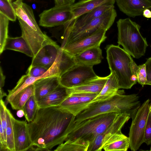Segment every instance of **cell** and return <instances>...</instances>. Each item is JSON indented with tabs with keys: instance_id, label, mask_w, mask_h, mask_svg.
Returning <instances> with one entry per match:
<instances>
[{
	"instance_id": "obj_32",
	"label": "cell",
	"mask_w": 151,
	"mask_h": 151,
	"mask_svg": "<svg viewBox=\"0 0 151 151\" xmlns=\"http://www.w3.org/2000/svg\"><path fill=\"white\" fill-rule=\"evenodd\" d=\"M47 70V69L41 66L32 67L30 65L27 70L26 74L31 77L39 79L42 78Z\"/></svg>"
},
{
	"instance_id": "obj_9",
	"label": "cell",
	"mask_w": 151,
	"mask_h": 151,
	"mask_svg": "<svg viewBox=\"0 0 151 151\" xmlns=\"http://www.w3.org/2000/svg\"><path fill=\"white\" fill-rule=\"evenodd\" d=\"M93 66L76 64L59 77L60 84L67 88L82 85L97 78Z\"/></svg>"
},
{
	"instance_id": "obj_18",
	"label": "cell",
	"mask_w": 151,
	"mask_h": 151,
	"mask_svg": "<svg viewBox=\"0 0 151 151\" xmlns=\"http://www.w3.org/2000/svg\"><path fill=\"white\" fill-rule=\"evenodd\" d=\"M73 57L76 64L91 66L100 63L103 58L100 46L91 47Z\"/></svg>"
},
{
	"instance_id": "obj_6",
	"label": "cell",
	"mask_w": 151,
	"mask_h": 151,
	"mask_svg": "<svg viewBox=\"0 0 151 151\" xmlns=\"http://www.w3.org/2000/svg\"><path fill=\"white\" fill-rule=\"evenodd\" d=\"M116 23L118 45L134 58L144 55L148 44L140 33V26L129 18L120 19Z\"/></svg>"
},
{
	"instance_id": "obj_37",
	"label": "cell",
	"mask_w": 151,
	"mask_h": 151,
	"mask_svg": "<svg viewBox=\"0 0 151 151\" xmlns=\"http://www.w3.org/2000/svg\"><path fill=\"white\" fill-rule=\"evenodd\" d=\"M5 77L4 75L1 67L0 69V88H2L4 87L5 84Z\"/></svg>"
},
{
	"instance_id": "obj_31",
	"label": "cell",
	"mask_w": 151,
	"mask_h": 151,
	"mask_svg": "<svg viewBox=\"0 0 151 151\" xmlns=\"http://www.w3.org/2000/svg\"><path fill=\"white\" fill-rule=\"evenodd\" d=\"M88 147L68 141L58 145L55 151H87Z\"/></svg>"
},
{
	"instance_id": "obj_15",
	"label": "cell",
	"mask_w": 151,
	"mask_h": 151,
	"mask_svg": "<svg viewBox=\"0 0 151 151\" xmlns=\"http://www.w3.org/2000/svg\"><path fill=\"white\" fill-rule=\"evenodd\" d=\"M120 11L129 17L142 14L146 9H151V0H115Z\"/></svg>"
},
{
	"instance_id": "obj_24",
	"label": "cell",
	"mask_w": 151,
	"mask_h": 151,
	"mask_svg": "<svg viewBox=\"0 0 151 151\" xmlns=\"http://www.w3.org/2000/svg\"><path fill=\"white\" fill-rule=\"evenodd\" d=\"M33 84L29 85L18 93L10 101V104L12 109L22 110L23 107L29 98L34 95Z\"/></svg>"
},
{
	"instance_id": "obj_2",
	"label": "cell",
	"mask_w": 151,
	"mask_h": 151,
	"mask_svg": "<svg viewBox=\"0 0 151 151\" xmlns=\"http://www.w3.org/2000/svg\"><path fill=\"white\" fill-rule=\"evenodd\" d=\"M124 91L104 100L92 102L75 117L74 123L101 114L126 113L132 120L140 106L137 94L124 95Z\"/></svg>"
},
{
	"instance_id": "obj_34",
	"label": "cell",
	"mask_w": 151,
	"mask_h": 151,
	"mask_svg": "<svg viewBox=\"0 0 151 151\" xmlns=\"http://www.w3.org/2000/svg\"><path fill=\"white\" fill-rule=\"evenodd\" d=\"M138 70L137 72V82L142 87L146 85L147 82V74L145 64L138 66Z\"/></svg>"
},
{
	"instance_id": "obj_35",
	"label": "cell",
	"mask_w": 151,
	"mask_h": 151,
	"mask_svg": "<svg viewBox=\"0 0 151 151\" xmlns=\"http://www.w3.org/2000/svg\"><path fill=\"white\" fill-rule=\"evenodd\" d=\"M147 74V82L146 85H151V57L147 59L145 63Z\"/></svg>"
},
{
	"instance_id": "obj_3",
	"label": "cell",
	"mask_w": 151,
	"mask_h": 151,
	"mask_svg": "<svg viewBox=\"0 0 151 151\" xmlns=\"http://www.w3.org/2000/svg\"><path fill=\"white\" fill-rule=\"evenodd\" d=\"M105 49L109 68L118 81L119 89L131 88L137 82L138 66L119 45H108Z\"/></svg>"
},
{
	"instance_id": "obj_38",
	"label": "cell",
	"mask_w": 151,
	"mask_h": 151,
	"mask_svg": "<svg viewBox=\"0 0 151 151\" xmlns=\"http://www.w3.org/2000/svg\"><path fill=\"white\" fill-rule=\"evenodd\" d=\"M142 15L145 17L147 18H151V11L149 9H145L143 12Z\"/></svg>"
},
{
	"instance_id": "obj_26",
	"label": "cell",
	"mask_w": 151,
	"mask_h": 151,
	"mask_svg": "<svg viewBox=\"0 0 151 151\" xmlns=\"http://www.w3.org/2000/svg\"><path fill=\"white\" fill-rule=\"evenodd\" d=\"M5 111L6 121V145L9 151H15L13 120L14 117L6 106Z\"/></svg>"
},
{
	"instance_id": "obj_14",
	"label": "cell",
	"mask_w": 151,
	"mask_h": 151,
	"mask_svg": "<svg viewBox=\"0 0 151 151\" xmlns=\"http://www.w3.org/2000/svg\"><path fill=\"white\" fill-rule=\"evenodd\" d=\"M115 0H111L83 15L77 19L64 25V30H71L79 28L102 15L109 9L114 8Z\"/></svg>"
},
{
	"instance_id": "obj_7",
	"label": "cell",
	"mask_w": 151,
	"mask_h": 151,
	"mask_svg": "<svg viewBox=\"0 0 151 151\" xmlns=\"http://www.w3.org/2000/svg\"><path fill=\"white\" fill-rule=\"evenodd\" d=\"M116 16V10L113 8L79 28L64 30L61 46L89 36L100 29L107 31L113 25Z\"/></svg>"
},
{
	"instance_id": "obj_25",
	"label": "cell",
	"mask_w": 151,
	"mask_h": 151,
	"mask_svg": "<svg viewBox=\"0 0 151 151\" xmlns=\"http://www.w3.org/2000/svg\"><path fill=\"white\" fill-rule=\"evenodd\" d=\"M38 79L27 74L22 76L15 86L11 90H8V94L6 98V102L9 103L18 93L28 86L33 84Z\"/></svg>"
},
{
	"instance_id": "obj_23",
	"label": "cell",
	"mask_w": 151,
	"mask_h": 151,
	"mask_svg": "<svg viewBox=\"0 0 151 151\" xmlns=\"http://www.w3.org/2000/svg\"><path fill=\"white\" fill-rule=\"evenodd\" d=\"M75 116L85 109L78 93H72L59 105Z\"/></svg>"
},
{
	"instance_id": "obj_10",
	"label": "cell",
	"mask_w": 151,
	"mask_h": 151,
	"mask_svg": "<svg viewBox=\"0 0 151 151\" xmlns=\"http://www.w3.org/2000/svg\"><path fill=\"white\" fill-rule=\"evenodd\" d=\"M71 6H56L44 10L39 15V24L51 27L65 25L73 20Z\"/></svg>"
},
{
	"instance_id": "obj_33",
	"label": "cell",
	"mask_w": 151,
	"mask_h": 151,
	"mask_svg": "<svg viewBox=\"0 0 151 151\" xmlns=\"http://www.w3.org/2000/svg\"><path fill=\"white\" fill-rule=\"evenodd\" d=\"M144 142L147 145L151 144V111H150L147 120L145 127Z\"/></svg>"
},
{
	"instance_id": "obj_13",
	"label": "cell",
	"mask_w": 151,
	"mask_h": 151,
	"mask_svg": "<svg viewBox=\"0 0 151 151\" xmlns=\"http://www.w3.org/2000/svg\"><path fill=\"white\" fill-rule=\"evenodd\" d=\"M13 127L15 151L29 150L32 144L27 121L19 120L14 118Z\"/></svg>"
},
{
	"instance_id": "obj_29",
	"label": "cell",
	"mask_w": 151,
	"mask_h": 151,
	"mask_svg": "<svg viewBox=\"0 0 151 151\" xmlns=\"http://www.w3.org/2000/svg\"><path fill=\"white\" fill-rule=\"evenodd\" d=\"M9 20L5 16L0 13V54L4 51L5 44L8 37Z\"/></svg>"
},
{
	"instance_id": "obj_11",
	"label": "cell",
	"mask_w": 151,
	"mask_h": 151,
	"mask_svg": "<svg viewBox=\"0 0 151 151\" xmlns=\"http://www.w3.org/2000/svg\"><path fill=\"white\" fill-rule=\"evenodd\" d=\"M106 31L104 29H99L89 36L66 44L61 47L68 54L74 56L91 47L100 46L106 38Z\"/></svg>"
},
{
	"instance_id": "obj_21",
	"label": "cell",
	"mask_w": 151,
	"mask_h": 151,
	"mask_svg": "<svg viewBox=\"0 0 151 151\" xmlns=\"http://www.w3.org/2000/svg\"><path fill=\"white\" fill-rule=\"evenodd\" d=\"M119 89L118 81L111 73L101 91L91 103L107 99L122 91Z\"/></svg>"
},
{
	"instance_id": "obj_4",
	"label": "cell",
	"mask_w": 151,
	"mask_h": 151,
	"mask_svg": "<svg viewBox=\"0 0 151 151\" xmlns=\"http://www.w3.org/2000/svg\"><path fill=\"white\" fill-rule=\"evenodd\" d=\"M76 64L72 56L52 41L43 46L32 58L30 65L39 66L48 69L42 77L51 76L60 77Z\"/></svg>"
},
{
	"instance_id": "obj_1",
	"label": "cell",
	"mask_w": 151,
	"mask_h": 151,
	"mask_svg": "<svg viewBox=\"0 0 151 151\" xmlns=\"http://www.w3.org/2000/svg\"><path fill=\"white\" fill-rule=\"evenodd\" d=\"M75 117L59 106L38 107L34 119L28 123L32 144L29 150L50 151L64 142Z\"/></svg>"
},
{
	"instance_id": "obj_19",
	"label": "cell",
	"mask_w": 151,
	"mask_h": 151,
	"mask_svg": "<svg viewBox=\"0 0 151 151\" xmlns=\"http://www.w3.org/2000/svg\"><path fill=\"white\" fill-rule=\"evenodd\" d=\"M110 0H81L74 3L70 6L73 15L72 21L77 19L83 15Z\"/></svg>"
},
{
	"instance_id": "obj_39",
	"label": "cell",
	"mask_w": 151,
	"mask_h": 151,
	"mask_svg": "<svg viewBox=\"0 0 151 151\" xmlns=\"http://www.w3.org/2000/svg\"><path fill=\"white\" fill-rule=\"evenodd\" d=\"M0 99H2L5 96L6 97L7 96L6 93H5L3 90L2 88H0Z\"/></svg>"
},
{
	"instance_id": "obj_27",
	"label": "cell",
	"mask_w": 151,
	"mask_h": 151,
	"mask_svg": "<svg viewBox=\"0 0 151 151\" xmlns=\"http://www.w3.org/2000/svg\"><path fill=\"white\" fill-rule=\"evenodd\" d=\"M38 107L37 102L33 95L27 101L22 109L27 122H30L34 119Z\"/></svg>"
},
{
	"instance_id": "obj_41",
	"label": "cell",
	"mask_w": 151,
	"mask_h": 151,
	"mask_svg": "<svg viewBox=\"0 0 151 151\" xmlns=\"http://www.w3.org/2000/svg\"><path fill=\"white\" fill-rule=\"evenodd\" d=\"M150 110L151 111V105H150Z\"/></svg>"
},
{
	"instance_id": "obj_40",
	"label": "cell",
	"mask_w": 151,
	"mask_h": 151,
	"mask_svg": "<svg viewBox=\"0 0 151 151\" xmlns=\"http://www.w3.org/2000/svg\"><path fill=\"white\" fill-rule=\"evenodd\" d=\"M17 114L18 116L21 117L24 115V111L22 110H18L17 112Z\"/></svg>"
},
{
	"instance_id": "obj_20",
	"label": "cell",
	"mask_w": 151,
	"mask_h": 151,
	"mask_svg": "<svg viewBox=\"0 0 151 151\" xmlns=\"http://www.w3.org/2000/svg\"><path fill=\"white\" fill-rule=\"evenodd\" d=\"M109 76L104 77H98L85 84L72 88H68L69 92L72 93H93L98 94L104 86Z\"/></svg>"
},
{
	"instance_id": "obj_28",
	"label": "cell",
	"mask_w": 151,
	"mask_h": 151,
	"mask_svg": "<svg viewBox=\"0 0 151 151\" xmlns=\"http://www.w3.org/2000/svg\"><path fill=\"white\" fill-rule=\"evenodd\" d=\"M129 141L128 137L117 139L106 144L103 149L105 151H127L129 148Z\"/></svg>"
},
{
	"instance_id": "obj_43",
	"label": "cell",
	"mask_w": 151,
	"mask_h": 151,
	"mask_svg": "<svg viewBox=\"0 0 151 151\" xmlns=\"http://www.w3.org/2000/svg\"></svg>"
},
{
	"instance_id": "obj_5",
	"label": "cell",
	"mask_w": 151,
	"mask_h": 151,
	"mask_svg": "<svg viewBox=\"0 0 151 151\" xmlns=\"http://www.w3.org/2000/svg\"><path fill=\"white\" fill-rule=\"evenodd\" d=\"M120 113L112 112L104 114L73 123L65 141L74 142L89 147L99 135L113 123Z\"/></svg>"
},
{
	"instance_id": "obj_22",
	"label": "cell",
	"mask_w": 151,
	"mask_h": 151,
	"mask_svg": "<svg viewBox=\"0 0 151 151\" xmlns=\"http://www.w3.org/2000/svg\"><path fill=\"white\" fill-rule=\"evenodd\" d=\"M10 50L18 51L27 55L33 57L34 54L29 45L22 36L15 37L7 38L4 50Z\"/></svg>"
},
{
	"instance_id": "obj_36",
	"label": "cell",
	"mask_w": 151,
	"mask_h": 151,
	"mask_svg": "<svg viewBox=\"0 0 151 151\" xmlns=\"http://www.w3.org/2000/svg\"><path fill=\"white\" fill-rule=\"evenodd\" d=\"M55 5L71 6L75 3L76 0H54Z\"/></svg>"
},
{
	"instance_id": "obj_8",
	"label": "cell",
	"mask_w": 151,
	"mask_h": 151,
	"mask_svg": "<svg viewBox=\"0 0 151 151\" xmlns=\"http://www.w3.org/2000/svg\"><path fill=\"white\" fill-rule=\"evenodd\" d=\"M150 101L148 99L144 102L132 120L128 137L129 148L132 151L137 150L144 142L145 130L150 111Z\"/></svg>"
},
{
	"instance_id": "obj_12",
	"label": "cell",
	"mask_w": 151,
	"mask_h": 151,
	"mask_svg": "<svg viewBox=\"0 0 151 151\" xmlns=\"http://www.w3.org/2000/svg\"><path fill=\"white\" fill-rule=\"evenodd\" d=\"M130 117L126 113L119 114L112 124L91 143L87 151H101L106 142L117 134L122 133L121 129Z\"/></svg>"
},
{
	"instance_id": "obj_42",
	"label": "cell",
	"mask_w": 151,
	"mask_h": 151,
	"mask_svg": "<svg viewBox=\"0 0 151 151\" xmlns=\"http://www.w3.org/2000/svg\"><path fill=\"white\" fill-rule=\"evenodd\" d=\"M150 151H151V147H150Z\"/></svg>"
},
{
	"instance_id": "obj_30",
	"label": "cell",
	"mask_w": 151,
	"mask_h": 151,
	"mask_svg": "<svg viewBox=\"0 0 151 151\" xmlns=\"http://www.w3.org/2000/svg\"><path fill=\"white\" fill-rule=\"evenodd\" d=\"M0 13L9 20L15 21L17 16L11 0H0Z\"/></svg>"
},
{
	"instance_id": "obj_17",
	"label": "cell",
	"mask_w": 151,
	"mask_h": 151,
	"mask_svg": "<svg viewBox=\"0 0 151 151\" xmlns=\"http://www.w3.org/2000/svg\"><path fill=\"white\" fill-rule=\"evenodd\" d=\"M70 95L68 88L60 84L52 92L37 102L38 107L59 106Z\"/></svg>"
},
{
	"instance_id": "obj_16",
	"label": "cell",
	"mask_w": 151,
	"mask_h": 151,
	"mask_svg": "<svg viewBox=\"0 0 151 151\" xmlns=\"http://www.w3.org/2000/svg\"><path fill=\"white\" fill-rule=\"evenodd\" d=\"M34 95L37 102L51 93L60 84L59 77L51 76L43 77L33 83Z\"/></svg>"
}]
</instances>
